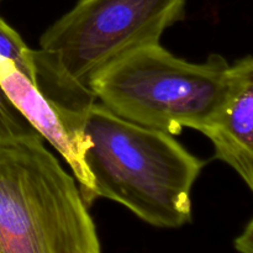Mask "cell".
<instances>
[{
  "label": "cell",
  "instance_id": "obj_1",
  "mask_svg": "<svg viewBox=\"0 0 253 253\" xmlns=\"http://www.w3.org/2000/svg\"><path fill=\"white\" fill-rule=\"evenodd\" d=\"M94 200L105 198L161 229L192 221L193 185L204 168L173 135L120 118L99 101L82 110Z\"/></svg>",
  "mask_w": 253,
  "mask_h": 253
},
{
  "label": "cell",
  "instance_id": "obj_2",
  "mask_svg": "<svg viewBox=\"0 0 253 253\" xmlns=\"http://www.w3.org/2000/svg\"><path fill=\"white\" fill-rule=\"evenodd\" d=\"M187 0H77L32 49L40 91L58 105L83 110L95 98L90 81L184 19Z\"/></svg>",
  "mask_w": 253,
  "mask_h": 253
},
{
  "label": "cell",
  "instance_id": "obj_3",
  "mask_svg": "<svg viewBox=\"0 0 253 253\" xmlns=\"http://www.w3.org/2000/svg\"><path fill=\"white\" fill-rule=\"evenodd\" d=\"M235 83V67L220 54L190 63L161 46L128 52L90 81L96 101L120 118L178 135L202 132L215 120Z\"/></svg>",
  "mask_w": 253,
  "mask_h": 253
},
{
  "label": "cell",
  "instance_id": "obj_4",
  "mask_svg": "<svg viewBox=\"0 0 253 253\" xmlns=\"http://www.w3.org/2000/svg\"><path fill=\"white\" fill-rule=\"evenodd\" d=\"M0 253H101L78 184L42 138L0 146Z\"/></svg>",
  "mask_w": 253,
  "mask_h": 253
},
{
  "label": "cell",
  "instance_id": "obj_5",
  "mask_svg": "<svg viewBox=\"0 0 253 253\" xmlns=\"http://www.w3.org/2000/svg\"><path fill=\"white\" fill-rule=\"evenodd\" d=\"M0 86L32 127L47 140L71 167L79 192L90 208L94 183L85 163L90 141L82 125V110L64 108L47 99L14 62L0 61Z\"/></svg>",
  "mask_w": 253,
  "mask_h": 253
},
{
  "label": "cell",
  "instance_id": "obj_6",
  "mask_svg": "<svg viewBox=\"0 0 253 253\" xmlns=\"http://www.w3.org/2000/svg\"><path fill=\"white\" fill-rule=\"evenodd\" d=\"M235 83L222 110L202 131L214 146V157L236 170L247 187H253V59L234 63Z\"/></svg>",
  "mask_w": 253,
  "mask_h": 253
},
{
  "label": "cell",
  "instance_id": "obj_7",
  "mask_svg": "<svg viewBox=\"0 0 253 253\" xmlns=\"http://www.w3.org/2000/svg\"><path fill=\"white\" fill-rule=\"evenodd\" d=\"M0 59H2V47L0 43ZM27 138H42L24 118L16 106L10 101L0 86V146ZM43 140V138H42Z\"/></svg>",
  "mask_w": 253,
  "mask_h": 253
},
{
  "label": "cell",
  "instance_id": "obj_8",
  "mask_svg": "<svg viewBox=\"0 0 253 253\" xmlns=\"http://www.w3.org/2000/svg\"><path fill=\"white\" fill-rule=\"evenodd\" d=\"M253 221L250 220L245 230L239 237L234 241V246L236 251L240 253H252L253 252Z\"/></svg>",
  "mask_w": 253,
  "mask_h": 253
}]
</instances>
